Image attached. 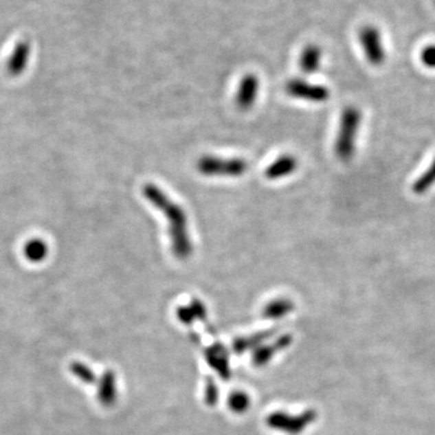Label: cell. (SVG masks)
<instances>
[{
    "instance_id": "obj_7",
    "label": "cell",
    "mask_w": 435,
    "mask_h": 435,
    "mask_svg": "<svg viewBox=\"0 0 435 435\" xmlns=\"http://www.w3.org/2000/svg\"><path fill=\"white\" fill-rule=\"evenodd\" d=\"M258 92H259L258 76L254 74H245L241 79L237 95H236V104L241 111H249L256 103Z\"/></svg>"
},
{
    "instance_id": "obj_18",
    "label": "cell",
    "mask_w": 435,
    "mask_h": 435,
    "mask_svg": "<svg viewBox=\"0 0 435 435\" xmlns=\"http://www.w3.org/2000/svg\"><path fill=\"white\" fill-rule=\"evenodd\" d=\"M290 339L289 337H283V339H280V342L278 344H276L275 347H266V348H263V350H256V355H254V363H256V366H263V364H265L266 361H269L270 359V357H272V355L275 353L276 350H280L282 347H285V346L289 345Z\"/></svg>"
},
{
    "instance_id": "obj_15",
    "label": "cell",
    "mask_w": 435,
    "mask_h": 435,
    "mask_svg": "<svg viewBox=\"0 0 435 435\" xmlns=\"http://www.w3.org/2000/svg\"><path fill=\"white\" fill-rule=\"evenodd\" d=\"M47 253H49V248L43 240L33 238L25 243V256L30 263H41L45 260Z\"/></svg>"
},
{
    "instance_id": "obj_10",
    "label": "cell",
    "mask_w": 435,
    "mask_h": 435,
    "mask_svg": "<svg viewBox=\"0 0 435 435\" xmlns=\"http://www.w3.org/2000/svg\"><path fill=\"white\" fill-rule=\"evenodd\" d=\"M30 56V44L22 41L15 46V50L8 60V71L11 76H19L25 70Z\"/></svg>"
},
{
    "instance_id": "obj_2",
    "label": "cell",
    "mask_w": 435,
    "mask_h": 435,
    "mask_svg": "<svg viewBox=\"0 0 435 435\" xmlns=\"http://www.w3.org/2000/svg\"><path fill=\"white\" fill-rule=\"evenodd\" d=\"M361 124V111L355 107H347L341 114L340 126L335 140V154L344 162L355 156V140Z\"/></svg>"
},
{
    "instance_id": "obj_3",
    "label": "cell",
    "mask_w": 435,
    "mask_h": 435,
    "mask_svg": "<svg viewBox=\"0 0 435 435\" xmlns=\"http://www.w3.org/2000/svg\"><path fill=\"white\" fill-rule=\"evenodd\" d=\"M196 168L205 177H230L237 178L248 170V162L243 159H221L216 156H202Z\"/></svg>"
},
{
    "instance_id": "obj_20",
    "label": "cell",
    "mask_w": 435,
    "mask_h": 435,
    "mask_svg": "<svg viewBox=\"0 0 435 435\" xmlns=\"http://www.w3.org/2000/svg\"><path fill=\"white\" fill-rule=\"evenodd\" d=\"M421 62L430 69H435V44L425 46L421 52Z\"/></svg>"
},
{
    "instance_id": "obj_6",
    "label": "cell",
    "mask_w": 435,
    "mask_h": 435,
    "mask_svg": "<svg viewBox=\"0 0 435 435\" xmlns=\"http://www.w3.org/2000/svg\"><path fill=\"white\" fill-rule=\"evenodd\" d=\"M315 420V411H306L305 414L298 416H289L283 412H277L269 416L267 425L275 430H282L289 434H298Z\"/></svg>"
},
{
    "instance_id": "obj_11",
    "label": "cell",
    "mask_w": 435,
    "mask_h": 435,
    "mask_svg": "<svg viewBox=\"0 0 435 435\" xmlns=\"http://www.w3.org/2000/svg\"><path fill=\"white\" fill-rule=\"evenodd\" d=\"M322 49L315 44L306 46L300 56V68L306 74H313L322 63Z\"/></svg>"
},
{
    "instance_id": "obj_12",
    "label": "cell",
    "mask_w": 435,
    "mask_h": 435,
    "mask_svg": "<svg viewBox=\"0 0 435 435\" xmlns=\"http://www.w3.org/2000/svg\"><path fill=\"white\" fill-rule=\"evenodd\" d=\"M205 357L210 366L218 371L221 376H225L224 379H227L230 371H229V359H227V355L224 347L221 346L210 347V350L205 352Z\"/></svg>"
},
{
    "instance_id": "obj_21",
    "label": "cell",
    "mask_w": 435,
    "mask_h": 435,
    "mask_svg": "<svg viewBox=\"0 0 435 435\" xmlns=\"http://www.w3.org/2000/svg\"><path fill=\"white\" fill-rule=\"evenodd\" d=\"M205 395H207V401L214 404L215 401H216V398H218V392H216V387H215L214 383L207 387V394Z\"/></svg>"
},
{
    "instance_id": "obj_22",
    "label": "cell",
    "mask_w": 435,
    "mask_h": 435,
    "mask_svg": "<svg viewBox=\"0 0 435 435\" xmlns=\"http://www.w3.org/2000/svg\"><path fill=\"white\" fill-rule=\"evenodd\" d=\"M434 4H435V0H434Z\"/></svg>"
},
{
    "instance_id": "obj_9",
    "label": "cell",
    "mask_w": 435,
    "mask_h": 435,
    "mask_svg": "<svg viewBox=\"0 0 435 435\" xmlns=\"http://www.w3.org/2000/svg\"><path fill=\"white\" fill-rule=\"evenodd\" d=\"M298 168V160L293 155L285 154L274 161L265 170L267 179L277 180L293 175Z\"/></svg>"
},
{
    "instance_id": "obj_1",
    "label": "cell",
    "mask_w": 435,
    "mask_h": 435,
    "mask_svg": "<svg viewBox=\"0 0 435 435\" xmlns=\"http://www.w3.org/2000/svg\"><path fill=\"white\" fill-rule=\"evenodd\" d=\"M143 195L167 218L173 254L181 260L188 259L192 253V243L188 229L186 210L170 200L166 192L153 183H148L143 186Z\"/></svg>"
},
{
    "instance_id": "obj_13",
    "label": "cell",
    "mask_w": 435,
    "mask_h": 435,
    "mask_svg": "<svg viewBox=\"0 0 435 435\" xmlns=\"http://www.w3.org/2000/svg\"><path fill=\"white\" fill-rule=\"evenodd\" d=\"M177 315L180 322H183L184 324H190L195 320H202V318H205V306L199 299H194L191 301L190 305L179 307Z\"/></svg>"
},
{
    "instance_id": "obj_17",
    "label": "cell",
    "mask_w": 435,
    "mask_h": 435,
    "mask_svg": "<svg viewBox=\"0 0 435 435\" xmlns=\"http://www.w3.org/2000/svg\"><path fill=\"white\" fill-rule=\"evenodd\" d=\"M69 369L70 372L76 376L78 380H80L81 382H84L86 385H92L97 380L95 372L91 369L90 366H86L81 361H73L70 364Z\"/></svg>"
},
{
    "instance_id": "obj_8",
    "label": "cell",
    "mask_w": 435,
    "mask_h": 435,
    "mask_svg": "<svg viewBox=\"0 0 435 435\" xmlns=\"http://www.w3.org/2000/svg\"><path fill=\"white\" fill-rule=\"evenodd\" d=\"M97 398L104 408H111L118 399V381L114 371L107 370L100 376Z\"/></svg>"
},
{
    "instance_id": "obj_14",
    "label": "cell",
    "mask_w": 435,
    "mask_h": 435,
    "mask_svg": "<svg viewBox=\"0 0 435 435\" xmlns=\"http://www.w3.org/2000/svg\"><path fill=\"white\" fill-rule=\"evenodd\" d=\"M293 309H294V304L289 299H276L265 306L263 315L269 320L282 318L290 313Z\"/></svg>"
},
{
    "instance_id": "obj_16",
    "label": "cell",
    "mask_w": 435,
    "mask_h": 435,
    "mask_svg": "<svg viewBox=\"0 0 435 435\" xmlns=\"http://www.w3.org/2000/svg\"><path fill=\"white\" fill-rule=\"evenodd\" d=\"M435 186V159L430 167L414 181L412 191L416 195H425Z\"/></svg>"
},
{
    "instance_id": "obj_5",
    "label": "cell",
    "mask_w": 435,
    "mask_h": 435,
    "mask_svg": "<svg viewBox=\"0 0 435 435\" xmlns=\"http://www.w3.org/2000/svg\"><path fill=\"white\" fill-rule=\"evenodd\" d=\"M285 91L288 95L298 100H309L315 103L326 102L331 98V91L324 85L311 84L309 81L293 79L285 85Z\"/></svg>"
},
{
    "instance_id": "obj_4",
    "label": "cell",
    "mask_w": 435,
    "mask_h": 435,
    "mask_svg": "<svg viewBox=\"0 0 435 435\" xmlns=\"http://www.w3.org/2000/svg\"><path fill=\"white\" fill-rule=\"evenodd\" d=\"M359 43L366 58L371 65L380 67L386 60L385 46L377 27L366 25L359 30Z\"/></svg>"
},
{
    "instance_id": "obj_19",
    "label": "cell",
    "mask_w": 435,
    "mask_h": 435,
    "mask_svg": "<svg viewBox=\"0 0 435 435\" xmlns=\"http://www.w3.org/2000/svg\"><path fill=\"white\" fill-rule=\"evenodd\" d=\"M249 398L248 395L242 393V392H236L234 394L230 395L229 398V406L232 411L235 412H243L248 409L249 406Z\"/></svg>"
}]
</instances>
